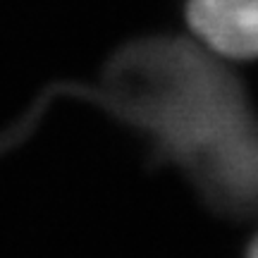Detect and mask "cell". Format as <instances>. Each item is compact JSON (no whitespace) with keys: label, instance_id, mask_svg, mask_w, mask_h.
Masks as SVG:
<instances>
[{"label":"cell","instance_id":"6da1fadb","mask_svg":"<svg viewBox=\"0 0 258 258\" xmlns=\"http://www.w3.org/2000/svg\"><path fill=\"white\" fill-rule=\"evenodd\" d=\"M186 22L211 55L258 57V0H186Z\"/></svg>","mask_w":258,"mask_h":258},{"label":"cell","instance_id":"7a4b0ae2","mask_svg":"<svg viewBox=\"0 0 258 258\" xmlns=\"http://www.w3.org/2000/svg\"><path fill=\"white\" fill-rule=\"evenodd\" d=\"M246 258H258V234H256V239L251 241V246H249V253H246Z\"/></svg>","mask_w":258,"mask_h":258}]
</instances>
